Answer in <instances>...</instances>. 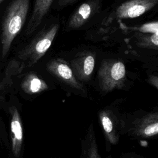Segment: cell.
<instances>
[{"label": "cell", "instance_id": "6da1fadb", "mask_svg": "<svg viewBox=\"0 0 158 158\" xmlns=\"http://www.w3.org/2000/svg\"><path fill=\"white\" fill-rule=\"evenodd\" d=\"M59 25L55 23L41 30L17 55L8 67L10 72H21L24 69L36 64L51 47L58 31Z\"/></svg>", "mask_w": 158, "mask_h": 158}, {"label": "cell", "instance_id": "7a4b0ae2", "mask_svg": "<svg viewBox=\"0 0 158 158\" xmlns=\"http://www.w3.org/2000/svg\"><path fill=\"white\" fill-rule=\"evenodd\" d=\"M30 0H13L8 7L2 23V56L7 54L13 41L21 31L28 15Z\"/></svg>", "mask_w": 158, "mask_h": 158}, {"label": "cell", "instance_id": "3957f363", "mask_svg": "<svg viewBox=\"0 0 158 158\" xmlns=\"http://www.w3.org/2000/svg\"><path fill=\"white\" fill-rule=\"evenodd\" d=\"M98 77L99 86L102 92L107 93L121 89L126 81L125 66L119 60L104 59L101 63Z\"/></svg>", "mask_w": 158, "mask_h": 158}, {"label": "cell", "instance_id": "277c9868", "mask_svg": "<svg viewBox=\"0 0 158 158\" xmlns=\"http://www.w3.org/2000/svg\"><path fill=\"white\" fill-rule=\"evenodd\" d=\"M48 71L69 86L85 92L84 86L75 77L71 67L62 59L56 58L50 60L47 64Z\"/></svg>", "mask_w": 158, "mask_h": 158}, {"label": "cell", "instance_id": "5b68a950", "mask_svg": "<svg viewBox=\"0 0 158 158\" xmlns=\"http://www.w3.org/2000/svg\"><path fill=\"white\" fill-rule=\"evenodd\" d=\"M95 65L94 55L85 51L78 53L71 60L70 65L76 78L81 82L89 81Z\"/></svg>", "mask_w": 158, "mask_h": 158}, {"label": "cell", "instance_id": "8992f818", "mask_svg": "<svg viewBox=\"0 0 158 158\" xmlns=\"http://www.w3.org/2000/svg\"><path fill=\"white\" fill-rule=\"evenodd\" d=\"M158 4V0H128L121 4L114 15L118 19H133L143 15Z\"/></svg>", "mask_w": 158, "mask_h": 158}, {"label": "cell", "instance_id": "52a82bcc", "mask_svg": "<svg viewBox=\"0 0 158 158\" xmlns=\"http://www.w3.org/2000/svg\"><path fill=\"white\" fill-rule=\"evenodd\" d=\"M10 114L11 149L14 157H18L21 152L23 141V127L20 113L15 106L9 108Z\"/></svg>", "mask_w": 158, "mask_h": 158}, {"label": "cell", "instance_id": "ba28073f", "mask_svg": "<svg viewBox=\"0 0 158 158\" xmlns=\"http://www.w3.org/2000/svg\"><path fill=\"white\" fill-rule=\"evenodd\" d=\"M98 6V3L96 0L82 3L70 16L67 23V28L75 30L81 27L94 13Z\"/></svg>", "mask_w": 158, "mask_h": 158}, {"label": "cell", "instance_id": "9c48e42d", "mask_svg": "<svg viewBox=\"0 0 158 158\" xmlns=\"http://www.w3.org/2000/svg\"><path fill=\"white\" fill-rule=\"evenodd\" d=\"M133 133L139 137L150 138L158 135V112L148 113L135 124Z\"/></svg>", "mask_w": 158, "mask_h": 158}, {"label": "cell", "instance_id": "30bf717a", "mask_svg": "<svg viewBox=\"0 0 158 158\" xmlns=\"http://www.w3.org/2000/svg\"><path fill=\"white\" fill-rule=\"evenodd\" d=\"M54 0H35L31 17L26 28L25 34L33 33L41 23Z\"/></svg>", "mask_w": 158, "mask_h": 158}, {"label": "cell", "instance_id": "8fae6325", "mask_svg": "<svg viewBox=\"0 0 158 158\" xmlns=\"http://www.w3.org/2000/svg\"><path fill=\"white\" fill-rule=\"evenodd\" d=\"M99 119L106 139L110 144H116L118 141V131L117 120L113 112L102 110L99 113Z\"/></svg>", "mask_w": 158, "mask_h": 158}, {"label": "cell", "instance_id": "7c38bea8", "mask_svg": "<svg viewBox=\"0 0 158 158\" xmlns=\"http://www.w3.org/2000/svg\"><path fill=\"white\" fill-rule=\"evenodd\" d=\"M20 86L23 91L30 95L40 93L48 89L46 82L33 72H30L25 76Z\"/></svg>", "mask_w": 158, "mask_h": 158}, {"label": "cell", "instance_id": "4fadbf2b", "mask_svg": "<svg viewBox=\"0 0 158 158\" xmlns=\"http://www.w3.org/2000/svg\"><path fill=\"white\" fill-rule=\"evenodd\" d=\"M90 130L87 135V141L86 143L85 148L83 151L84 158H101L98 153V146L94 136L93 127L91 125ZM108 158H112L111 156H109Z\"/></svg>", "mask_w": 158, "mask_h": 158}, {"label": "cell", "instance_id": "5bb4252c", "mask_svg": "<svg viewBox=\"0 0 158 158\" xmlns=\"http://www.w3.org/2000/svg\"><path fill=\"white\" fill-rule=\"evenodd\" d=\"M136 42L140 48L158 50V35H139L136 38Z\"/></svg>", "mask_w": 158, "mask_h": 158}, {"label": "cell", "instance_id": "9a60e30c", "mask_svg": "<svg viewBox=\"0 0 158 158\" xmlns=\"http://www.w3.org/2000/svg\"><path fill=\"white\" fill-rule=\"evenodd\" d=\"M138 30L142 33L158 35V21L144 23L139 27Z\"/></svg>", "mask_w": 158, "mask_h": 158}, {"label": "cell", "instance_id": "2e32d148", "mask_svg": "<svg viewBox=\"0 0 158 158\" xmlns=\"http://www.w3.org/2000/svg\"><path fill=\"white\" fill-rule=\"evenodd\" d=\"M77 1L78 0H59L57 5L59 7L62 8L74 3Z\"/></svg>", "mask_w": 158, "mask_h": 158}, {"label": "cell", "instance_id": "e0dca14e", "mask_svg": "<svg viewBox=\"0 0 158 158\" xmlns=\"http://www.w3.org/2000/svg\"><path fill=\"white\" fill-rule=\"evenodd\" d=\"M148 81L151 85L158 89V77L155 75H151L149 77Z\"/></svg>", "mask_w": 158, "mask_h": 158}, {"label": "cell", "instance_id": "ac0fdd59", "mask_svg": "<svg viewBox=\"0 0 158 158\" xmlns=\"http://www.w3.org/2000/svg\"><path fill=\"white\" fill-rule=\"evenodd\" d=\"M1 88H2V85H1V81H0V91H1Z\"/></svg>", "mask_w": 158, "mask_h": 158}, {"label": "cell", "instance_id": "d6986e66", "mask_svg": "<svg viewBox=\"0 0 158 158\" xmlns=\"http://www.w3.org/2000/svg\"><path fill=\"white\" fill-rule=\"evenodd\" d=\"M4 1V0H0V4H1V2H2Z\"/></svg>", "mask_w": 158, "mask_h": 158}]
</instances>
